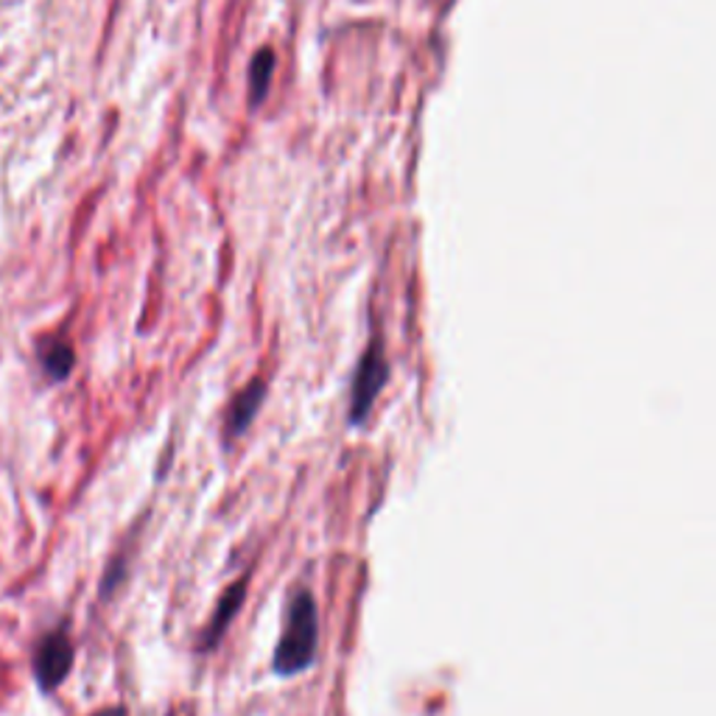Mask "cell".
<instances>
[{
    "label": "cell",
    "mask_w": 716,
    "mask_h": 716,
    "mask_svg": "<svg viewBox=\"0 0 716 716\" xmlns=\"http://www.w3.org/2000/svg\"><path fill=\"white\" fill-rule=\"evenodd\" d=\"M319 610L308 587H298L286 602L283 630L271 655V671L278 678H298L317 664Z\"/></svg>",
    "instance_id": "6da1fadb"
},
{
    "label": "cell",
    "mask_w": 716,
    "mask_h": 716,
    "mask_svg": "<svg viewBox=\"0 0 716 716\" xmlns=\"http://www.w3.org/2000/svg\"><path fill=\"white\" fill-rule=\"evenodd\" d=\"M389 381V362L384 355V348L375 342H369V348L364 350V355L355 364L353 381H350V409H348V423L350 426H362L364 420L373 412L375 400L384 392Z\"/></svg>",
    "instance_id": "7a4b0ae2"
},
{
    "label": "cell",
    "mask_w": 716,
    "mask_h": 716,
    "mask_svg": "<svg viewBox=\"0 0 716 716\" xmlns=\"http://www.w3.org/2000/svg\"><path fill=\"white\" fill-rule=\"evenodd\" d=\"M73 658H76V650H73V641L68 639L65 630H51L48 635H43L34 650V683L43 694H51L59 685L65 683V678L73 669Z\"/></svg>",
    "instance_id": "3957f363"
},
{
    "label": "cell",
    "mask_w": 716,
    "mask_h": 716,
    "mask_svg": "<svg viewBox=\"0 0 716 716\" xmlns=\"http://www.w3.org/2000/svg\"><path fill=\"white\" fill-rule=\"evenodd\" d=\"M266 395H269V387H266L264 378H252L244 389H239V395L230 400V406H227L224 412V428H221V434H224L227 442H235V439H241L250 432L258 412L264 409Z\"/></svg>",
    "instance_id": "277c9868"
},
{
    "label": "cell",
    "mask_w": 716,
    "mask_h": 716,
    "mask_svg": "<svg viewBox=\"0 0 716 716\" xmlns=\"http://www.w3.org/2000/svg\"><path fill=\"white\" fill-rule=\"evenodd\" d=\"M246 585H250V580H246V577H241V580H235L233 585L227 587L224 594L219 596V602H216V607H214V616L207 619L205 630L199 633V650L202 652H210V650H216V646L221 644L224 633L230 630V624L235 621V616H239L241 607H244Z\"/></svg>",
    "instance_id": "5b68a950"
},
{
    "label": "cell",
    "mask_w": 716,
    "mask_h": 716,
    "mask_svg": "<svg viewBox=\"0 0 716 716\" xmlns=\"http://www.w3.org/2000/svg\"><path fill=\"white\" fill-rule=\"evenodd\" d=\"M73 367H76V353H73V348L68 342H53L43 350V369H46L51 381H68Z\"/></svg>",
    "instance_id": "8992f818"
},
{
    "label": "cell",
    "mask_w": 716,
    "mask_h": 716,
    "mask_svg": "<svg viewBox=\"0 0 716 716\" xmlns=\"http://www.w3.org/2000/svg\"><path fill=\"white\" fill-rule=\"evenodd\" d=\"M269 76H271V53H260V57L255 59V68H252V96H255V101L264 96Z\"/></svg>",
    "instance_id": "52a82bcc"
},
{
    "label": "cell",
    "mask_w": 716,
    "mask_h": 716,
    "mask_svg": "<svg viewBox=\"0 0 716 716\" xmlns=\"http://www.w3.org/2000/svg\"><path fill=\"white\" fill-rule=\"evenodd\" d=\"M93 716H126V708H121V705H112V708L96 711Z\"/></svg>",
    "instance_id": "ba28073f"
}]
</instances>
